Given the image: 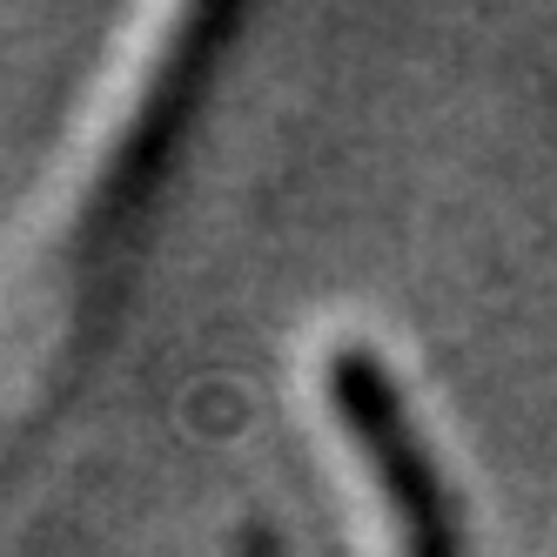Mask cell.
Instances as JSON below:
<instances>
[{
  "label": "cell",
  "instance_id": "obj_1",
  "mask_svg": "<svg viewBox=\"0 0 557 557\" xmlns=\"http://www.w3.org/2000/svg\"><path fill=\"white\" fill-rule=\"evenodd\" d=\"M323 389H330V410L389 517L396 557H470L457 484L436 463L423 417L410 404V389L396 383V370L370 343H343L323 356Z\"/></svg>",
  "mask_w": 557,
  "mask_h": 557
}]
</instances>
